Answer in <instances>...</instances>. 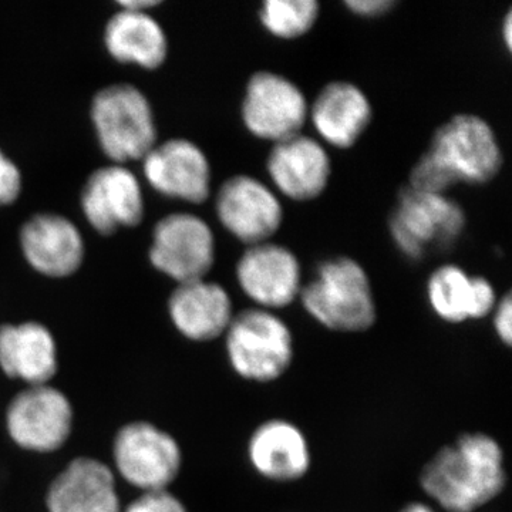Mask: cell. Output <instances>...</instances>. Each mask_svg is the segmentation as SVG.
Here are the masks:
<instances>
[{
  "label": "cell",
  "instance_id": "cell-15",
  "mask_svg": "<svg viewBox=\"0 0 512 512\" xmlns=\"http://www.w3.org/2000/svg\"><path fill=\"white\" fill-rule=\"evenodd\" d=\"M19 239L26 261L39 274L66 278L83 264L82 232L63 215H33L20 228Z\"/></svg>",
  "mask_w": 512,
  "mask_h": 512
},
{
  "label": "cell",
  "instance_id": "cell-11",
  "mask_svg": "<svg viewBox=\"0 0 512 512\" xmlns=\"http://www.w3.org/2000/svg\"><path fill=\"white\" fill-rule=\"evenodd\" d=\"M215 211L222 227L248 247L274 237L284 221L281 201L251 175H235L221 185Z\"/></svg>",
  "mask_w": 512,
  "mask_h": 512
},
{
  "label": "cell",
  "instance_id": "cell-2",
  "mask_svg": "<svg viewBox=\"0 0 512 512\" xmlns=\"http://www.w3.org/2000/svg\"><path fill=\"white\" fill-rule=\"evenodd\" d=\"M303 309L323 328L333 332L359 333L377 319L375 295L369 275L348 256L322 262L299 293Z\"/></svg>",
  "mask_w": 512,
  "mask_h": 512
},
{
  "label": "cell",
  "instance_id": "cell-5",
  "mask_svg": "<svg viewBox=\"0 0 512 512\" xmlns=\"http://www.w3.org/2000/svg\"><path fill=\"white\" fill-rule=\"evenodd\" d=\"M461 205L447 195L424 194L404 187L390 215V235L410 259H423L456 244L466 229Z\"/></svg>",
  "mask_w": 512,
  "mask_h": 512
},
{
  "label": "cell",
  "instance_id": "cell-9",
  "mask_svg": "<svg viewBox=\"0 0 512 512\" xmlns=\"http://www.w3.org/2000/svg\"><path fill=\"white\" fill-rule=\"evenodd\" d=\"M113 453L121 476L144 493L167 490L183 463L177 441L143 421L127 424L117 433Z\"/></svg>",
  "mask_w": 512,
  "mask_h": 512
},
{
  "label": "cell",
  "instance_id": "cell-8",
  "mask_svg": "<svg viewBox=\"0 0 512 512\" xmlns=\"http://www.w3.org/2000/svg\"><path fill=\"white\" fill-rule=\"evenodd\" d=\"M150 261L178 284L205 279L215 262L210 225L188 212L167 215L154 227Z\"/></svg>",
  "mask_w": 512,
  "mask_h": 512
},
{
  "label": "cell",
  "instance_id": "cell-4",
  "mask_svg": "<svg viewBox=\"0 0 512 512\" xmlns=\"http://www.w3.org/2000/svg\"><path fill=\"white\" fill-rule=\"evenodd\" d=\"M92 120L101 150L114 164L143 160L157 144L150 101L133 84L99 90L92 101Z\"/></svg>",
  "mask_w": 512,
  "mask_h": 512
},
{
  "label": "cell",
  "instance_id": "cell-22",
  "mask_svg": "<svg viewBox=\"0 0 512 512\" xmlns=\"http://www.w3.org/2000/svg\"><path fill=\"white\" fill-rule=\"evenodd\" d=\"M0 367L29 386L47 384L57 372L55 338L37 322L0 326Z\"/></svg>",
  "mask_w": 512,
  "mask_h": 512
},
{
  "label": "cell",
  "instance_id": "cell-16",
  "mask_svg": "<svg viewBox=\"0 0 512 512\" xmlns=\"http://www.w3.org/2000/svg\"><path fill=\"white\" fill-rule=\"evenodd\" d=\"M266 168L272 183L285 197L301 202L320 197L332 175L325 148L302 133L275 143Z\"/></svg>",
  "mask_w": 512,
  "mask_h": 512
},
{
  "label": "cell",
  "instance_id": "cell-26",
  "mask_svg": "<svg viewBox=\"0 0 512 512\" xmlns=\"http://www.w3.org/2000/svg\"><path fill=\"white\" fill-rule=\"evenodd\" d=\"M127 512H188L184 504L167 490L147 491L128 505Z\"/></svg>",
  "mask_w": 512,
  "mask_h": 512
},
{
  "label": "cell",
  "instance_id": "cell-12",
  "mask_svg": "<svg viewBox=\"0 0 512 512\" xmlns=\"http://www.w3.org/2000/svg\"><path fill=\"white\" fill-rule=\"evenodd\" d=\"M80 204L101 235L136 227L144 218V197L136 175L121 164L97 168L84 184Z\"/></svg>",
  "mask_w": 512,
  "mask_h": 512
},
{
  "label": "cell",
  "instance_id": "cell-32",
  "mask_svg": "<svg viewBox=\"0 0 512 512\" xmlns=\"http://www.w3.org/2000/svg\"><path fill=\"white\" fill-rule=\"evenodd\" d=\"M399 512H437L429 504L424 503H412L407 504L406 507L402 508Z\"/></svg>",
  "mask_w": 512,
  "mask_h": 512
},
{
  "label": "cell",
  "instance_id": "cell-30",
  "mask_svg": "<svg viewBox=\"0 0 512 512\" xmlns=\"http://www.w3.org/2000/svg\"><path fill=\"white\" fill-rule=\"evenodd\" d=\"M119 5L120 8L147 12L148 9L156 8L158 2H156V0H136V2H120Z\"/></svg>",
  "mask_w": 512,
  "mask_h": 512
},
{
  "label": "cell",
  "instance_id": "cell-28",
  "mask_svg": "<svg viewBox=\"0 0 512 512\" xmlns=\"http://www.w3.org/2000/svg\"><path fill=\"white\" fill-rule=\"evenodd\" d=\"M494 330L505 346L512 345V296L505 293L494 308Z\"/></svg>",
  "mask_w": 512,
  "mask_h": 512
},
{
  "label": "cell",
  "instance_id": "cell-10",
  "mask_svg": "<svg viewBox=\"0 0 512 512\" xmlns=\"http://www.w3.org/2000/svg\"><path fill=\"white\" fill-rule=\"evenodd\" d=\"M73 409L69 399L49 384L20 392L6 413L10 437L18 446L36 453H52L72 433Z\"/></svg>",
  "mask_w": 512,
  "mask_h": 512
},
{
  "label": "cell",
  "instance_id": "cell-27",
  "mask_svg": "<svg viewBox=\"0 0 512 512\" xmlns=\"http://www.w3.org/2000/svg\"><path fill=\"white\" fill-rule=\"evenodd\" d=\"M22 191V174L12 158L0 148V208L13 204Z\"/></svg>",
  "mask_w": 512,
  "mask_h": 512
},
{
  "label": "cell",
  "instance_id": "cell-31",
  "mask_svg": "<svg viewBox=\"0 0 512 512\" xmlns=\"http://www.w3.org/2000/svg\"><path fill=\"white\" fill-rule=\"evenodd\" d=\"M503 35H504V42L505 47H507L508 50H511L512 45V19H511V13H507V16H505L504 19V25H503Z\"/></svg>",
  "mask_w": 512,
  "mask_h": 512
},
{
  "label": "cell",
  "instance_id": "cell-7",
  "mask_svg": "<svg viewBox=\"0 0 512 512\" xmlns=\"http://www.w3.org/2000/svg\"><path fill=\"white\" fill-rule=\"evenodd\" d=\"M241 117L252 136L279 143L301 134L309 106L302 90L285 76L256 72L245 87Z\"/></svg>",
  "mask_w": 512,
  "mask_h": 512
},
{
  "label": "cell",
  "instance_id": "cell-19",
  "mask_svg": "<svg viewBox=\"0 0 512 512\" xmlns=\"http://www.w3.org/2000/svg\"><path fill=\"white\" fill-rule=\"evenodd\" d=\"M313 127L330 146L346 150L365 134L373 110L365 92L350 82H332L309 107Z\"/></svg>",
  "mask_w": 512,
  "mask_h": 512
},
{
  "label": "cell",
  "instance_id": "cell-1",
  "mask_svg": "<svg viewBox=\"0 0 512 512\" xmlns=\"http://www.w3.org/2000/svg\"><path fill=\"white\" fill-rule=\"evenodd\" d=\"M420 485L441 510H480L507 485L503 447L488 434H463L431 457L421 470Z\"/></svg>",
  "mask_w": 512,
  "mask_h": 512
},
{
  "label": "cell",
  "instance_id": "cell-21",
  "mask_svg": "<svg viewBox=\"0 0 512 512\" xmlns=\"http://www.w3.org/2000/svg\"><path fill=\"white\" fill-rule=\"evenodd\" d=\"M427 299L433 312L453 325L487 318L498 302L494 286L488 279L468 275L457 265L439 266L431 272Z\"/></svg>",
  "mask_w": 512,
  "mask_h": 512
},
{
  "label": "cell",
  "instance_id": "cell-17",
  "mask_svg": "<svg viewBox=\"0 0 512 512\" xmlns=\"http://www.w3.org/2000/svg\"><path fill=\"white\" fill-rule=\"evenodd\" d=\"M248 457L259 476L275 483L301 480L312 464L305 434L284 419H271L256 427L248 441Z\"/></svg>",
  "mask_w": 512,
  "mask_h": 512
},
{
  "label": "cell",
  "instance_id": "cell-20",
  "mask_svg": "<svg viewBox=\"0 0 512 512\" xmlns=\"http://www.w3.org/2000/svg\"><path fill=\"white\" fill-rule=\"evenodd\" d=\"M47 508L49 512H120L113 473L93 458H77L50 485Z\"/></svg>",
  "mask_w": 512,
  "mask_h": 512
},
{
  "label": "cell",
  "instance_id": "cell-3",
  "mask_svg": "<svg viewBox=\"0 0 512 512\" xmlns=\"http://www.w3.org/2000/svg\"><path fill=\"white\" fill-rule=\"evenodd\" d=\"M232 369L242 379L271 383L288 372L295 357L291 328L266 309L252 308L234 315L225 332Z\"/></svg>",
  "mask_w": 512,
  "mask_h": 512
},
{
  "label": "cell",
  "instance_id": "cell-18",
  "mask_svg": "<svg viewBox=\"0 0 512 512\" xmlns=\"http://www.w3.org/2000/svg\"><path fill=\"white\" fill-rule=\"evenodd\" d=\"M168 312L178 332L194 342L221 338L234 318L229 293L205 279L178 284L168 301Z\"/></svg>",
  "mask_w": 512,
  "mask_h": 512
},
{
  "label": "cell",
  "instance_id": "cell-6",
  "mask_svg": "<svg viewBox=\"0 0 512 512\" xmlns=\"http://www.w3.org/2000/svg\"><path fill=\"white\" fill-rule=\"evenodd\" d=\"M458 184L490 183L503 167V151L493 127L476 114H457L441 124L429 147Z\"/></svg>",
  "mask_w": 512,
  "mask_h": 512
},
{
  "label": "cell",
  "instance_id": "cell-24",
  "mask_svg": "<svg viewBox=\"0 0 512 512\" xmlns=\"http://www.w3.org/2000/svg\"><path fill=\"white\" fill-rule=\"evenodd\" d=\"M320 5L316 0H266L259 9V20L272 36L292 40L311 32L318 22Z\"/></svg>",
  "mask_w": 512,
  "mask_h": 512
},
{
  "label": "cell",
  "instance_id": "cell-29",
  "mask_svg": "<svg viewBox=\"0 0 512 512\" xmlns=\"http://www.w3.org/2000/svg\"><path fill=\"white\" fill-rule=\"evenodd\" d=\"M345 5L355 15L363 16V18H377V16L390 12V9L396 6V2L393 0H349Z\"/></svg>",
  "mask_w": 512,
  "mask_h": 512
},
{
  "label": "cell",
  "instance_id": "cell-14",
  "mask_svg": "<svg viewBox=\"0 0 512 512\" xmlns=\"http://www.w3.org/2000/svg\"><path fill=\"white\" fill-rule=\"evenodd\" d=\"M143 171L151 187L165 197L192 204L210 197V161L197 144L185 138L156 144L143 158Z\"/></svg>",
  "mask_w": 512,
  "mask_h": 512
},
{
  "label": "cell",
  "instance_id": "cell-23",
  "mask_svg": "<svg viewBox=\"0 0 512 512\" xmlns=\"http://www.w3.org/2000/svg\"><path fill=\"white\" fill-rule=\"evenodd\" d=\"M104 45L120 63L154 70L165 62L168 40L164 29L148 12L120 8L107 22Z\"/></svg>",
  "mask_w": 512,
  "mask_h": 512
},
{
  "label": "cell",
  "instance_id": "cell-25",
  "mask_svg": "<svg viewBox=\"0 0 512 512\" xmlns=\"http://www.w3.org/2000/svg\"><path fill=\"white\" fill-rule=\"evenodd\" d=\"M457 184L456 177L433 154L426 151L413 165L407 187L424 194L446 195Z\"/></svg>",
  "mask_w": 512,
  "mask_h": 512
},
{
  "label": "cell",
  "instance_id": "cell-13",
  "mask_svg": "<svg viewBox=\"0 0 512 512\" xmlns=\"http://www.w3.org/2000/svg\"><path fill=\"white\" fill-rule=\"evenodd\" d=\"M237 279L242 292L266 311L292 305L302 289L298 258L282 245H252L237 264Z\"/></svg>",
  "mask_w": 512,
  "mask_h": 512
}]
</instances>
